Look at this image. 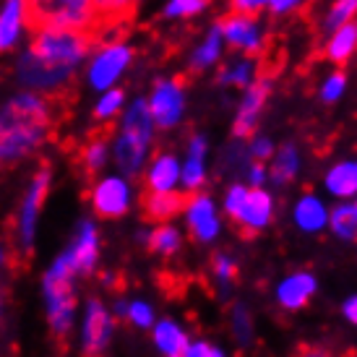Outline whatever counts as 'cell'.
Masks as SVG:
<instances>
[{
    "instance_id": "6da1fadb",
    "label": "cell",
    "mask_w": 357,
    "mask_h": 357,
    "mask_svg": "<svg viewBox=\"0 0 357 357\" xmlns=\"http://www.w3.org/2000/svg\"><path fill=\"white\" fill-rule=\"evenodd\" d=\"M97 42L100 40L94 37V31L60 29V26L34 29L31 45L19 60L16 76L29 91H40L60 100Z\"/></svg>"
},
{
    "instance_id": "52a82bcc",
    "label": "cell",
    "mask_w": 357,
    "mask_h": 357,
    "mask_svg": "<svg viewBox=\"0 0 357 357\" xmlns=\"http://www.w3.org/2000/svg\"><path fill=\"white\" fill-rule=\"evenodd\" d=\"M225 47L235 50L238 55H253L261 58L268 47V29L261 21V16H250V13H232L229 10L225 19L217 21Z\"/></svg>"
},
{
    "instance_id": "bcb514c9",
    "label": "cell",
    "mask_w": 357,
    "mask_h": 357,
    "mask_svg": "<svg viewBox=\"0 0 357 357\" xmlns=\"http://www.w3.org/2000/svg\"><path fill=\"white\" fill-rule=\"evenodd\" d=\"M201 357H227V355H225V349H219L217 344L204 342V347H201Z\"/></svg>"
},
{
    "instance_id": "cb8c5ba5",
    "label": "cell",
    "mask_w": 357,
    "mask_h": 357,
    "mask_svg": "<svg viewBox=\"0 0 357 357\" xmlns=\"http://www.w3.org/2000/svg\"><path fill=\"white\" fill-rule=\"evenodd\" d=\"M183 206H185V196L178 193V190H169V193H154V190H149L146 199H144V217L154 222V225L172 222L178 214H183Z\"/></svg>"
},
{
    "instance_id": "1f68e13d",
    "label": "cell",
    "mask_w": 357,
    "mask_h": 357,
    "mask_svg": "<svg viewBox=\"0 0 357 357\" xmlns=\"http://www.w3.org/2000/svg\"><path fill=\"white\" fill-rule=\"evenodd\" d=\"M211 277L217 282V287L227 295L229 289L238 284V277H240L238 261L229 256V253H225V250H217L211 256Z\"/></svg>"
},
{
    "instance_id": "f1b7e54d",
    "label": "cell",
    "mask_w": 357,
    "mask_h": 357,
    "mask_svg": "<svg viewBox=\"0 0 357 357\" xmlns=\"http://www.w3.org/2000/svg\"><path fill=\"white\" fill-rule=\"evenodd\" d=\"M146 248L159 258H172L178 256L183 248V232L169 222H162L146 235Z\"/></svg>"
},
{
    "instance_id": "7a4b0ae2",
    "label": "cell",
    "mask_w": 357,
    "mask_h": 357,
    "mask_svg": "<svg viewBox=\"0 0 357 357\" xmlns=\"http://www.w3.org/2000/svg\"><path fill=\"white\" fill-rule=\"evenodd\" d=\"M55 126V97L19 91L0 105V167L34 157Z\"/></svg>"
},
{
    "instance_id": "60d3db41",
    "label": "cell",
    "mask_w": 357,
    "mask_h": 357,
    "mask_svg": "<svg viewBox=\"0 0 357 357\" xmlns=\"http://www.w3.org/2000/svg\"><path fill=\"white\" fill-rule=\"evenodd\" d=\"M307 0H266V10L271 16H292V13H298L303 6H305Z\"/></svg>"
},
{
    "instance_id": "2e32d148",
    "label": "cell",
    "mask_w": 357,
    "mask_h": 357,
    "mask_svg": "<svg viewBox=\"0 0 357 357\" xmlns=\"http://www.w3.org/2000/svg\"><path fill=\"white\" fill-rule=\"evenodd\" d=\"M208 180V141L206 136H190L185 159L180 162V185L185 193H196Z\"/></svg>"
},
{
    "instance_id": "44dd1931",
    "label": "cell",
    "mask_w": 357,
    "mask_h": 357,
    "mask_svg": "<svg viewBox=\"0 0 357 357\" xmlns=\"http://www.w3.org/2000/svg\"><path fill=\"white\" fill-rule=\"evenodd\" d=\"M225 55V40H222V31L217 24H211L208 31L204 34V40L190 50L188 55V70L190 73H204V70L217 68Z\"/></svg>"
},
{
    "instance_id": "7402d4cb",
    "label": "cell",
    "mask_w": 357,
    "mask_h": 357,
    "mask_svg": "<svg viewBox=\"0 0 357 357\" xmlns=\"http://www.w3.org/2000/svg\"><path fill=\"white\" fill-rule=\"evenodd\" d=\"M151 339H154V347L159 349L162 357H178L183 355L193 339L188 337V331L180 326L178 321L172 318H162V321H154L151 326Z\"/></svg>"
},
{
    "instance_id": "7bdbcfd3",
    "label": "cell",
    "mask_w": 357,
    "mask_h": 357,
    "mask_svg": "<svg viewBox=\"0 0 357 357\" xmlns=\"http://www.w3.org/2000/svg\"><path fill=\"white\" fill-rule=\"evenodd\" d=\"M229 10H232V13L261 16V13L266 10V0H229Z\"/></svg>"
},
{
    "instance_id": "7dc6e473",
    "label": "cell",
    "mask_w": 357,
    "mask_h": 357,
    "mask_svg": "<svg viewBox=\"0 0 357 357\" xmlns=\"http://www.w3.org/2000/svg\"><path fill=\"white\" fill-rule=\"evenodd\" d=\"M201 347H204V339H201V342H190L188 349L178 357H201Z\"/></svg>"
},
{
    "instance_id": "9a60e30c",
    "label": "cell",
    "mask_w": 357,
    "mask_h": 357,
    "mask_svg": "<svg viewBox=\"0 0 357 357\" xmlns=\"http://www.w3.org/2000/svg\"><path fill=\"white\" fill-rule=\"evenodd\" d=\"M100 227L91 222V219H81L79 227H76V235L70 240V245L66 248V256H68L70 266L76 271V277H89L97 271V264H100Z\"/></svg>"
},
{
    "instance_id": "ac0fdd59",
    "label": "cell",
    "mask_w": 357,
    "mask_h": 357,
    "mask_svg": "<svg viewBox=\"0 0 357 357\" xmlns=\"http://www.w3.org/2000/svg\"><path fill=\"white\" fill-rule=\"evenodd\" d=\"M318 292V279L310 271H295L279 282L277 303L282 310H303Z\"/></svg>"
},
{
    "instance_id": "b9f144b4",
    "label": "cell",
    "mask_w": 357,
    "mask_h": 357,
    "mask_svg": "<svg viewBox=\"0 0 357 357\" xmlns=\"http://www.w3.org/2000/svg\"><path fill=\"white\" fill-rule=\"evenodd\" d=\"M266 180H268L266 162H253V159H250L248 167H245V183H248L250 188H261Z\"/></svg>"
},
{
    "instance_id": "d4e9b609",
    "label": "cell",
    "mask_w": 357,
    "mask_h": 357,
    "mask_svg": "<svg viewBox=\"0 0 357 357\" xmlns=\"http://www.w3.org/2000/svg\"><path fill=\"white\" fill-rule=\"evenodd\" d=\"M24 26H26V3L24 0H6L0 8V50L16 47Z\"/></svg>"
},
{
    "instance_id": "7c38bea8",
    "label": "cell",
    "mask_w": 357,
    "mask_h": 357,
    "mask_svg": "<svg viewBox=\"0 0 357 357\" xmlns=\"http://www.w3.org/2000/svg\"><path fill=\"white\" fill-rule=\"evenodd\" d=\"M271 89H274V79L261 70L250 86L243 89V97H240V105L235 109V120H232V136L240 141H248L253 133H256L258 123H261V115H264V107H266L268 97H271Z\"/></svg>"
},
{
    "instance_id": "8fae6325",
    "label": "cell",
    "mask_w": 357,
    "mask_h": 357,
    "mask_svg": "<svg viewBox=\"0 0 357 357\" xmlns=\"http://www.w3.org/2000/svg\"><path fill=\"white\" fill-rule=\"evenodd\" d=\"M185 84L180 79H159L149 91V112L154 118V126L162 130L178 128L185 118Z\"/></svg>"
},
{
    "instance_id": "277c9868",
    "label": "cell",
    "mask_w": 357,
    "mask_h": 357,
    "mask_svg": "<svg viewBox=\"0 0 357 357\" xmlns=\"http://www.w3.org/2000/svg\"><path fill=\"white\" fill-rule=\"evenodd\" d=\"M76 271L70 266L66 250L55 256L45 277H42V300H45V316L50 324L52 337L66 339L73 331L79 298H76Z\"/></svg>"
},
{
    "instance_id": "603a6c76",
    "label": "cell",
    "mask_w": 357,
    "mask_h": 357,
    "mask_svg": "<svg viewBox=\"0 0 357 357\" xmlns=\"http://www.w3.org/2000/svg\"><path fill=\"white\" fill-rule=\"evenodd\" d=\"M292 219L303 232L307 235H316L321 229H326L328 225V208L326 204L318 199L316 193H303L298 201H295V208H292Z\"/></svg>"
},
{
    "instance_id": "816d5d0a",
    "label": "cell",
    "mask_w": 357,
    "mask_h": 357,
    "mask_svg": "<svg viewBox=\"0 0 357 357\" xmlns=\"http://www.w3.org/2000/svg\"><path fill=\"white\" fill-rule=\"evenodd\" d=\"M355 206H357V201H355Z\"/></svg>"
},
{
    "instance_id": "4dcf8cb0",
    "label": "cell",
    "mask_w": 357,
    "mask_h": 357,
    "mask_svg": "<svg viewBox=\"0 0 357 357\" xmlns=\"http://www.w3.org/2000/svg\"><path fill=\"white\" fill-rule=\"evenodd\" d=\"M339 240H357V206L355 204H337L328 211L326 225Z\"/></svg>"
},
{
    "instance_id": "f546056e",
    "label": "cell",
    "mask_w": 357,
    "mask_h": 357,
    "mask_svg": "<svg viewBox=\"0 0 357 357\" xmlns=\"http://www.w3.org/2000/svg\"><path fill=\"white\" fill-rule=\"evenodd\" d=\"M109 162V139L107 133H97L91 136L84 146H81V167L86 169L89 175H97L107 167Z\"/></svg>"
},
{
    "instance_id": "ee69618b",
    "label": "cell",
    "mask_w": 357,
    "mask_h": 357,
    "mask_svg": "<svg viewBox=\"0 0 357 357\" xmlns=\"http://www.w3.org/2000/svg\"><path fill=\"white\" fill-rule=\"evenodd\" d=\"M342 313H344V318H347L349 324H355V326H357V295H349V298L344 300Z\"/></svg>"
},
{
    "instance_id": "5b68a950",
    "label": "cell",
    "mask_w": 357,
    "mask_h": 357,
    "mask_svg": "<svg viewBox=\"0 0 357 357\" xmlns=\"http://www.w3.org/2000/svg\"><path fill=\"white\" fill-rule=\"evenodd\" d=\"M26 3V24L34 29L60 26V29L94 31L97 37V16L91 0H24Z\"/></svg>"
},
{
    "instance_id": "ab89813d",
    "label": "cell",
    "mask_w": 357,
    "mask_h": 357,
    "mask_svg": "<svg viewBox=\"0 0 357 357\" xmlns=\"http://www.w3.org/2000/svg\"><path fill=\"white\" fill-rule=\"evenodd\" d=\"M245 193H248V185L245 183H232L225 193V214L229 219L238 214V208L243 206V201H245Z\"/></svg>"
},
{
    "instance_id": "30bf717a",
    "label": "cell",
    "mask_w": 357,
    "mask_h": 357,
    "mask_svg": "<svg viewBox=\"0 0 357 357\" xmlns=\"http://www.w3.org/2000/svg\"><path fill=\"white\" fill-rule=\"evenodd\" d=\"M91 211L100 219H120L126 217L133 206V185L126 175H102L94 180L89 190Z\"/></svg>"
},
{
    "instance_id": "484cf974",
    "label": "cell",
    "mask_w": 357,
    "mask_h": 357,
    "mask_svg": "<svg viewBox=\"0 0 357 357\" xmlns=\"http://www.w3.org/2000/svg\"><path fill=\"white\" fill-rule=\"evenodd\" d=\"M271 165H268V180L274 183V185H287L292 180L298 178L300 172V165H303V159H300V151L295 144H284V146H279L274 149L271 159H268Z\"/></svg>"
},
{
    "instance_id": "f907efd6",
    "label": "cell",
    "mask_w": 357,
    "mask_h": 357,
    "mask_svg": "<svg viewBox=\"0 0 357 357\" xmlns=\"http://www.w3.org/2000/svg\"><path fill=\"white\" fill-rule=\"evenodd\" d=\"M355 169H357V162H355Z\"/></svg>"
},
{
    "instance_id": "c3c4849f",
    "label": "cell",
    "mask_w": 357,
    "mask_h": 357,
    "mask_svg": "<svg viewBox=\"0 0 357 357\" xmlns=\"http://www.w3.org/2000/svg\"><path fill=\"white\" fill-rule=\"evenodd\" d=\"M6 261H8V250L0 245V266H6Z\"/></svg>"
},
{
    "instance_id": "8d00e7d4",
    "label": "cell",
    "mask_w": 357,
    "mask_h": 357,
    "mask_svg": "<svg viewBox=\"0 0 357 357\" xmlns=\"http://www.w3.org/2000/svg\"><path fill=\"white\" fill-rule=\"evenodd\" d=\"M123 321H128L133 328L146 331V328L154 326L157 316H154L151 303H146V300H128V305H126V318H123Z\"/></svg>"
},
{
    "instance_id": "e575fe53",
    "label": "cell",
    "mask_w": 357,
    "mask_h": 357,
    "mask_svg": "<svg viewBox=\"0 0 357 357\" xmlns=\"http://www.w3.org/2000/svg\"><path fill=\"white\" fill-rule=\"evenodd\" d=\"M355 16H357V0H334L326 8V13H324V19H321V31L326 34L334 26L355 19Z\"/></svg>"
},
{
    "instance_id": "d6a6232c",
    "label": "cell",
    "mask_w": 357,
    "mask_h": 357,
    "mask_svg": "<svg viewBox=\"0 0 357 357\" xmlns=\"http://www.w3.org/2000/svg\"><path fill=\"white\" fill-rule=\"evenodd\" d=\"M126 107V91L123 89H105L100 91V100L94 105V120L102 123V126H107L112 123L115 118H120V112Z\"/></svg>"
},
{
    "instance_id": "3957f363",
    "label": "cell",
    "mask_w": 357,
    "mask_h": 357,
    "mask_svg": "<svg viewBox=\"0 0 357 357\" xmlns=\"http://www.w3.org/2000/svg\"><path fill=\"white\" fill-rule=\"evenodd\" d=\"M154 133H157V126H154V118H151L149 105L144 97L133 100L128 107H123L120 128L115 139L109 141V159L115 162L120 175L136 178L144 172L151 157Z\"/></svg>"
},
{
    "instance_id": "74e56055",
    "label": "cell",
    "mask_w": 357,
    "mask_h": 357,
    "mask_svg": "<svg viewBox=\"0 0 357 357\" xmlns=\"http://www.w3.org/2000/svg\"><path fill=\"white\" fill-rule=\"evenodd\" d=\"M344 91H347V79H344L342 70H334V73L324 76L318 94H321V102H324V105H334V102H339L344 97Z\"/></svg>"
},
{
    "instance_id": "9c48e42d",
    "label": "cell",
    "mask_w": 357,
    "mask_h": 357,
    "mask_svg": "<svg viewBox=\"0 0 357 357\" xmlns=\"http://www.w3.org/2000/svg\"><path fill=\"white\" fill-rule=\"evenodd\" d=\"M130 63H133V47L128 42L112 40L107 45H100L89 60L86 81H89L91 89L97 91L112 89L123 79V73L130 68Z\"/></svg>"
},
{
    "instance_id": "681fc988",
    "label": "cell",
    "mask_w": 357,
    "mask_h": 357,
    "mask_svg": "<svg viewBox=\"0 0 357 357\" xmlns=\"http://www.w3.org/2000/svg\"><path fill=\"white\" fill-rule=\"evenodd\" d=\"M0 310H3V289H0Z\"/></svg>"
},
{
    "instance_id": "f35d334b",
    "label": "cell",
    "mask_w": 357,
    "mask_h": 357,
    "mask_svg": "<svg viewBox=\"0 0 357 357\" xmlns=\"http://www.w3.org/2000/svg\"><path fill=\"white\" fill-rule=\"evenodd\" d=\"M274 141L266 139V136H250L248 144H245V151H248V159H253V162H268L271 159V154H274Z\"/></svg>"
},
{
    "instance_id": "5bb4252c",
    "label": "cell",
    "mask_w": 357,
    "mask_h": 357,
    "mask_svg": "<svg viewBox=\"0 0 357 357\" xmlns=\"http://www.w3.org/2000/svg\"><path fill=\"white\" fill-rule=\"evenodd\" d=\"M183 214H185V225H188L190 238L206 245V243H214L222 232V219H219L217 204L214 199L204 193V190H196L185 199V206H183Z\"/></svg>"
},
{
    "instance_id": "836d02e7",
    "label": "cell",
    "mask_w": 357,
    "mask_h": 357,
    "mask_svg": "<svg viewBox=\"0 0 357 357\" xmlns=\"http://www.w3.org/2000/svg\"><path fill=\"white\" fill-rule=\"evenodd\" d=\"M208 3L211 0H167V6H165L162 13L169 21H188L201 16L208 8Z\"/></svg>"
},
{
    "instance_id": "d6986e66",
    "label": "cell",
    "mask_w": 357,
    "mask_h": 357,
    "mask_svg": "<svg viewBox=\"0 0 357 357\" xmlns=\"http://www.w3.org/2000/svg\"><path fill=\"white\" fill-rule=\"evenodd\" d=\"M355 52H357V16L344 21V24H339V26H334L324 37V58L328 63L342 66L349 58H355Z\"/></svg>"
},
{
    "instance_id": "4fadbf2b",
    "label": "cell",
    "mask_w": 357,
    "mask_h": 357,
    "mask_svg": "<svg viewBox=\"0 0 357 357\" xmlns=\"http://www.w3.org/2000/svg\"><path fill=\"white\" fill-rule=\"evenodd\" d=\"M274 211H277V201L271 196V190H266L264 185H261V188H250L248 185V193H245L243 206H240L238 214L232 217V222H235V227H238V232H240V238L250 240V238H256V235H261V232L271 225Z\"/></svg>"
},
{
    "instance_id": "d590c367",
    "label": "cell",
    "mask_w": 357,
    "mask_h": 357,
    "mask_svg": "<svg viewBox=\"0 0 357 357\" xmlns=\"http://www.w3.org/2000/svg\"><path fill=\"white\" fill-rule=\"evenodd\" d=\"M229 324H232V337H235L240 347H250V342H253V318H250L248 305L232 307Z\"/></svg>"
},
{
    "instance_id": "ba28073f",
    "label": "cell",
    "mask_w": 357,
    "mask_h": 357,
    "mask_svg": "<svg viewBox=\"0 0 357 357\" xmlns=\"http://www.w3.org/2000/svg\"><path fill=\"white\" fill-rule=\"evenodd\" d=\"M115 321L100 298H89L84 305V316H81V328H79V344H81V357H105L107 355L112 337H115Z\"/></svg>"
},
{
    "instance_id": "4316f807",
    "label": "cell",
    "mask_w": 357,
    "mask_h": 357,
    "mask_svg": "<svg viewBox=\"0 0 357 357\" xmlns=\"http://www.w3.org/2000/svg\"><path fill=\"white\" fill-rule=\"evenodd\" d=\"M326 190L339 201L357 199V169L355 162H337L324 178Z\"/></svg>"
},
{
    "instance_id": "8992f818",
    "label": "cell",
    "mask_w": 357,
    "mask_h": 357,
    "mask_svg": "<svg viewBox=\"0 0 357 357\" xmlns=\"http://www.w3.org/2000/svg\"><path fill=\"white\" fill-rule=\"evenodd\" d=\"M50 188H52V169L40 167L34 172V178L29 180V185H26L24 196L19 201V211H16V219H13V243H16V250L24 253V256H29L31 250H34L37 225H40L45 201L50 196Z\"/></svg>"
},
{
    "instance_id": "f6af8a7d",
    "label": "cell",
    "mask_w": 357,
    "mask_h": 357,
    "mask_svg": "<svg viewBox=\"0 0 357 357\" xmlns=\"http://www.w3.org/2000/svg\"><path fill=\"white\" fill-rule=\"evenodd\" d=\"M292 357H331V355H328L326 349H321V347H300Z\"/></svg>"
},
{
    "instance_id": "ffe728a7",
    "label": "cell",
    "mask_w": 357,
    "mask_h": 357,
    "mask_svg": "<svg viewBox=\"0 0 357 357\" xmlns=\"http://www.w3.org/2000/svg\"><path fill=\"white\" fill-rule=\"evenodd\" d=\"M261 60L253 55H238V58L219 63L217 66V84L229 89H245L261 76Z\"/></svg>"
},
{
    "instance_id": "83f0119b",
    "label": "cell",
    "mask_w": 357,
    "mask_h": 357,
    "mask_svg": "<svg viewBox=\"0 0 357 357\" xmlns=\"http://www.w3.org/2000/svg\"><path fill=\"white\" fill-rule=\"evenodd\" d=\"M136 6H139V0H91V8L97 16V40L102 37L105 26L128 21Z\"/></svg>"
},
{
    "instance_id": "e0dca14e",
    "label": "cell",
    "mask_w": 357,
    "mask_h": 357,
    "mask_svg": "<svg viewBox=\"0 0 357 357\" xmlns=\"http://www.w3.org/2000/svg\"><path fill=\"white\" fill-rule=\"evenodd\" d=\"M144 172V185L154 193H169L180 188V159L172 151H157L146 162Z\"/></svg>"
}]
</instances>
